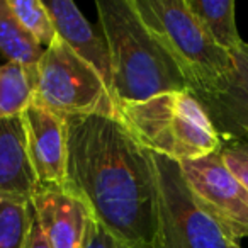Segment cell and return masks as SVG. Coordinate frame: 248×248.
Segmentation results:
<instances>
[{
	"instance_id": "cell-1",
	"label": "cell",
	"mask_w": 248,
	"mask_h": 248,
	"mask_svg": "<svg viewBox=\"0 0 248 248\" xmlns=\"http://www.w3.org/2000/svg\"><path fill=\"white\" fill-rule=\"evenodd\" d=\"M66 187L110 234L158 248V177L153 155L112 116L66 117Z\"/></svg>"
},
{
	"instance_id": "cell-2",
	"label": "cell",
	"mask_w": 248,
	"mask_h": 248,
	"mask_svg": "<svg viewBox=\"0 0 248 248\" xmlns=\"http://www.w3.org/2000/svg\"><path fill=\"white\" fill-rule=\"evenodd\" d=\"M95 9L109 51L116 104L190 90L173 58L141 21L133 0H97Z\"/></svg>"
},
{
	"instance_id": "cell-3",
	"label": "cell",
	"mask_w": 248,
	"mask_h": 248,
	"mask_svg": "<svg viewBox=\"0 0 248 248\" xmlns=\"http://www.w3.org/2000/svg\"><path fill=\"white\" fill-rule=\"evenodd\" d=\"M114 117L145 150L177 163L204 158L221 148L209 114L190 90L117 102Z\"/></svg>"
},
{
	"instance_id": "cell-4",
	"label": "cell",
	"mask_w": 248,
	"mask_h": 248,
	"mask_svg": "<svg viewBox=\"0 0 248 248\" xmlns=\"http://www.w3.org/2000/svg\"><path fill=\"white\" fill-rule=\"evenodd\" d=\"M133 4L177 63L192 93L209 90L233 68L231 55L211 41L186 0H133Z\"/></svg>"
},
{
	"instance_id": "cell-5",
	"label": "cell",
	"mask_w": 248,
	"mask_h": 248,
	"mask_svg": "<svg viewBox=\"0 0 248 248\" xmlns=\"http://www.w3.org/2000/svg\"><path fill=\"white\" fill-rule=\"evenodd\" d=\"M32 104L56 116L116 114V99L93 66L56 36L32 68Z\"/></svg>"
},
{
	"instance_id": "cell-6",
	"label": "cell",
	"mask_w": 248,
	"mask_h": 248,
	"mask_svg": "<svg viewBox=\"0 0 248 248\" xmlns=\"http://www.w3.org/2000/svg\"><path fill=\"white\" fill-rule=\"evenodd\" d=\"M153 160L158 177V248H241L201 204L180 163L160 155Z\"/></svg>"
},
{
	"instance_id": "cell-7",
	"label": "cell",
	"mask_w": 248,
	"mask_h": 248,
	"mask_svg": "<svg viewBox=\"0 0 248 248\" xmlns=\"http://www.w3.org/2000/svg\"><path fill=\"white\" fill-rule=\"evenodd\" d=\"M187 184L231 238L248 236V187L223 162L219 150L180 163Z\"/></svg>"
},
{
	"instance_id": "cell-8",
	"label": "cell",
	"mask_w": 248,
	"mask_h": 248,
	"mask_svg": "<svg viewBox=\"0 0 248 248\" xmlns=\"http://www.w3.org/2000/svg\"><path fill=\"white\" fill-rule=\"evenodd\" d=\"M31 206L49 248H83L92 213L68 187L38 184Z\"/></svg>"
},
{
	"instance_id": "cell-9",
	"label": "cell",
	"mask_w": 248,
	"mask_h": 248,
	"mask_svg": "<svg viewBox=\"0 0 248 248\" xmlns=\"http://www.w3.org/2000/svg\"><path fill=\"white\" fill-rule=\"evenodd\" d=\"M28 155L38 184L66 187V119L31 104L21 114Z\"/></svg>"
},
{
	"instance_id": "cell-10",
	"label": "cell",
	"mask_w": 248,
	"mask_h": 248,
	"mask_svg": "<svg viewBox=\"0 0 248 248\" xmlns=\"http://www.w3.org/2000/svg\"><path fill=\"white\" fill-rule=\"evenodd\" d=\"M233 68L214 87L194 93L209 114L221 141L248 140V45L231 55Z\"/></svg>"
},
{
	"instance_id": "cell-11",
	"label": "cell",
	"mask_w": 248,
	"mask_h": 248,
	"mask_svg": "<svg viewBox=\"0 0 248 248\" xmlns=\"http://www.w3.org/2000/svg\"><path fill=\"white\" fill-rule=\"evenodd\" d=\"M43 4L51 16L56 34L73 49L75 55L99 72L110 90V62L104 38L97 34L93 26L70 0H46Z\"/></svg>"
},
{
	"instance_id": "cell-12",
	"label": "cell",
	"mask_w": 248,
	"mask_h": 248,
	"mask_svg": "<svg viewBox=\"0 0 248 248\" xmlns=\"http://www.w3.org/2000/svg\"><path fill=\"white\" fill-rule=\"evenodd\" d=\"M38 187L28 155L22 117L0 121V192L31 201Z\"/></svg>"
},
{
	"instance_id": "cell-13",
	"label": "cell",
	"mask_w": 248,
	"mask_h": 248,
	"mask_svg": "<svg viewBox=\"0 0 248 248\" xmlns=\"http://www.w3.org/2000/svg\"><path fill=\"white\" fill-rule=\"evenodd\" d=\"M187 7L197 19L209 39L221 49L233 55L245 41L240 38L234 19L233 0H186Z\"/></svg>"
},
{
	"instance_id": "cell-14",
	"label": "cell",
	"mask_w": 248,
	"mask_h": 248,
	"mask_svg": "<svg viewBox=\"0 0 248 248\" xmlns=\"http://www.w3.org/2000/svg\"><path fill=\"white\" fill-rule=\"evenodd\" d=\"M45 48L31 38L11 9L9 0H0V56L5 63L34 68Z\"/></svg>"
},
{
	"instance_id": "cell-15",
	"label": "cell",
	"mask_w": 248,
	"mask_h": 248,
	"mask_svg": "<svg viewBox=\"0 0 248 248\" xmlns=\"http://www.w3.org/2000/svg\"><path fill=\"white\" fill-rule=\"evenodd\" d=\"M32 226L31 201L0 192V248H28Z\"/></svg>"
},
{
	"instance_id": "cell-16",
	"label": "cell",
	"mask_w": 248,
	"mask_h": 248,
	"mask_svg": "<svg viewBox=\"0 0 248 248\" xmlns=\"http://www.w3.org/2000/svg\"><path fill=\"white\" fill-rule=\"evenodd\" d=\"M32 68L17 63L0 65V121L17 117L32 104Z\"/></svg>"
},
{
	"instance_id": "cell-17",
	"label": "cell",
	"mask_w": 248,
	"mask_h": 248,
	"mask_svg": "<svg viewBox=\"0 0 248 248\" xmlns=\"http://www.w3.org/2000/svg\"><path fill=\"white\" fill-rule=\"evenodd\" d=\"M9 4L21 26L39 46L48 48L55 41L58 34L51 16L41 0H9Z\"/></svg>"
},
{
	"instance_id": "cell-18",
	"label": "cell",
	"mask_w": 248,
	"mask_h": 248,
	"mask_svg": "<svg viewBox=\"0 0 248 248\" xmlns=\"http://www.w3.org/2000/svg\"><path fill=\"white\" fill-rule=\"evenodd\" d=\"M219 155L228 169L248 187V140L221 141Z\"/></svg>"
},
{
	"instance_id": "cell-19",
	"label": "cell",
	"mask_w": 248,
	"mask_h": 248,
	"mask_svg": "<svg viewBox=\"0 0 248 248\" xmlns=\"http://www.w3.org/2000/svg\"><path fill=\"white\" fill-rule=\"evenodd\" d=\"M83 248H135V247L124 243L119 238L110 234L106 228L100 226L92 217L89 223V231H87V240Z\"/></svg>"
},
{
	"instance_id": "cell-20",
	"label": "cell",
	"mask_w": 248,
	"mask_h": 248,
	"mask_svg": "<svg viewBox=\"0 0 248 248\" xmlns=\"http://www.w3.org/2000/svg\"><path fill=\"white\" fill-rule=\"evenodd\" d=\"M28 248H49L48 241H46V238H45V234H43V231L39 230V226H38V223H36V219H34V226H32L31 238H29Z\"/></svg>"
}]
</instances>
